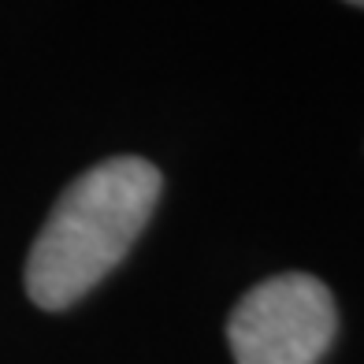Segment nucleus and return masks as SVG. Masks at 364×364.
Returning a JSON list of instances; mask_svg holds the SVG:
<instances>
[{
  "instance_id": "nucleus-1",
  "label": "nucleus",
  "mask_w": 364,
  "mask_h": 364,
  "mask_svg": "<svg viewBox=\"0 0 364 364\" xmlns=\"http://www.w3.org/2000/svg\"><path fill=\"white\" fill-rule=\"evenodd\" d=\"M160 186V171L141 156H112L78 175L26 257L30 301L56 312L90 294L138 242Z\"/></svg>"
},
{
  "instance_id": "nucleus-2",
  "label": "nucleus",
  "mask_w": 364,
  "mask_h": 364,
  "mask_svg": "<svg viewBox=\"0 0 364 364\" xmlns=\"http://www.w3.org/2000/svg\"><path fill=\"white\" fill-rule=\"evenodd\" d=\"M227 338L238 364H316L335 338V297L316 275H272L235 305Z\"/></svg>"
},
{
  "instance_id": "nucleus-3",
  "label": "nucleus",
  "mask_w": 364,
  "mask_h": 364,
  "mask_svg": "<svg viewBox=\"0 0 364 364\" xmlns=\"http://www.w3.org/2000/svg\"><path fill=\"white\" fill-rule=\"evenodd\" d=\"M350 4H357V8H364V0H350Z\"/></svg>"
}]
</instances>
